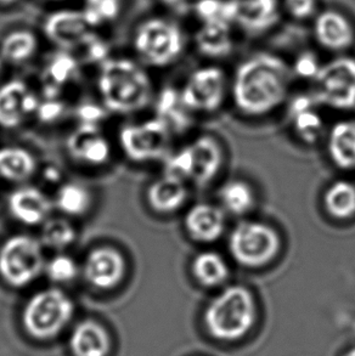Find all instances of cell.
Listing matches in <instances>:
<instances>
[{
  "instance_id": "1",
  "label": "cell",
  "mask_w": 355,
  "mask_h": 356,
  "mask_svg": "<svg viewBox=\"0 0 355 356\" xmlns=\"http://www.w3.org/2000/svg\"><path fill=\"white\" fill-rule=\"evenodd\" d=\"M290 70L273 54H257L236 70L232 97L240 111L260 116L281 104L287 94Z\"/></svg>"
},
{
  "instance_id": "2",
  "label": "cell",
  "mask_w": 355,
  "mask_h": 356,
  "mask_svg": "<svg viewBox=\"0 0 355 356\" xmlns=\"http://www.w3.org/2000/svg\"><path fill=\"white\" fill-rule=\"evenodd\" d=\"M101 99L110 111L133 113L149 105L152 84L139 63L129 58H107L97 78Z\"/></svg>"
},
{
  "instance_id": "3",
  "label": "cell",
  "mask_w": 355,
  "mask_h": 356,
  "mask_svg": "<svg viewBox=\"0 0 355 356\" xmlns=\"http://www.w3.org/2000/svg\"><path fill=\"white\" fill-rule=\"evenodd\" d=\"M257 318L255 297L240 284L218 294L205 310V325L212 337L232 342L245 337Z\"/></svg>"
},
{
  "instance_id": "4",
  "label": "cell",
  "mask_w": 355,
  "mask_h": 356,
  "mask_svg": "<svg viewBox=\"0 0 355 356\" xmlns=\"http://www.w3.org/2000/svg\"><path fill=\"white\" fill-rule=\"evenodd\" d=\"M133 44L141 61L154 67H166L182 56L185 39L182 29L173 21L154 17L140 24Z\"/></svg>"
},
{
  "instance_id": "5",
  "label": "cell",
  "mask_w": 355,
  "mask_h": 356,
  "mask_svg": "<svg viewBox=\"0 0 355 356\" xmlns=\"http://www.w3.org/2000/svg\"><path fill=\"white\" fill-rule=\"evenodd\" d=\"M73 310L72 300L61 289H43L33 294L24 307V328L39 339L55 337L70 323Z\"/></svg>"
},
{
  "instance_id": "6",
  "label": "cell",
  "mask_w": 355,
  "mask_h": 356,
  "mask_svg": "<svg viewBox=\"0 0 355 356\" xmlns=\"http://www.w3.org/2000/svg\"><path fill=\"white\" fill-rule=\"evenodd\" d=\"M280 250L278 232L265 222H240L229 237L230 254L244 268H263L276 258Z\"/></svg>"
},
{
  "instance_id": "7",
  "label": "cell",
  "mask_w": 355,
  "mask_h": 356,
  "mask_svg": "<svg viewBox=\"0 0 355 356\" xmlns=\"http://www.w3.org/2000/svg\"><path fill=\"white\" fill-rule=\"evenodd\" d=\"M45 268L43 245L29 235H16L0 247V276L13 287H24Z\"/></svg>"
},
{
  "instance_id": "8",
  "label": "cell",
  "mask_w": 355,
  "mask_h": 356,
  "mask_svg": "<svg viewBox=\"0 0 355 356\" xmlns=\"http://www.w3.org/2000/svg\"><path fill=\"white\" fill-rule=\"evenodd\" d=\"M314 100L322 105L349 110L355 106V58L342 56L322 66L314 78Z\"/></svg>"
},
{
  "instance_id": "9",
  "label": "cell",
  "mask_w": 355,
  "mask_h": 356,
  "mask_svg": "<svg viewBox=\"0 0 355 356\" xmlns=\"http://www.w3.org/2000/svg\"><path fill=\"white\" fill-rule=\"evenodd\" d=\"M168 125L159 118L125 125L120 133V144L125 154L134 162H151L162 159L171 144Z\"/></svg>"
},
{
  "instance_id": "10",
  "label": "cell",
  "mask_w": 355,
  "mask_h": 356,
  "mask_svg": "<svg viewBox=\"0 0 355 356\" xmlns=\"http://www.w3.org/2000/svg\"><path fill=\"white\" fill-rule=\"evenodd\" d=\"M226 94V74L214 66L192 73L182 88V100L190 111L213 112L221 107Z\"/></svg>"
},
{
  "instance_id": "11",
  "label": "cell",
  "mask_w": 355,
  "mask_h": 356,
  "mask_svg": "<svg viewBox=\"0 0 355 356\" xmlns=\"http://www.w3.org/2000/svg\"><path fill=\"white\" fill-rule=\"evenodd\" d=\"M90 29L82 11L74 10L56 11L44 22V32L52 43L68 53L88 43L93 35Z\"/></svg>"
},
{
  "instance_id": "12",
  "label": "cell",
  "mask_w": 355,
  "mask_h": 356,
  "mask_svg": "<svg viewBox=\"0 0 355 356\" xmlns=\"http://www.w3.org/2000/svg\"><path fill=\"white\" fill-rule=\"evenodd\" d=\"M83 271L88 282L99 289H111L125 277V261L118 250L101 245L89 252Z\"/></svg>"
},
{
  "instance_id": "13",
  "label": "cell",
  "mask_w": 355,
  "mask_h": 356,
  "mask_svg": "<svg viewBox=\"0 0 355 356\" xmlns=\"http://www.w3.org/2000/svg\"><path fill=\"white\" fill-rule=\"evenodd\" d=\"M39 102L26 83L10 81L0 87V127L14 129L37 112Z\"/></svg>"
},
{
  "instance_id": "14",
  "label": "cell",
  "mask_w": 355,
  "mask_h": 356,
  "mask_svg": "<svg viewBox=\"0 0 355 356\" xmlns=\"http://www.w3.org/2000/svg\"><path fill=\"white\" fill-rule=\"evenodd\" d=\"M68 151L73 159L89 165H102L111 157L110 141L96 125L81 124L70 135Z\"/></svg>"
},
{
  "instance_id": "15",
  "label": "cell",
  "mask_w": 355,
  "mask_h": 356,
  "mask_svg": "<svg viewBox=\"0 0 355 356\" xmlns=\"http://www.w3.org/2000/svg\"><path fill=\"white\" fill-rule=\"evenodd\" d=\"M8 207L11 216L19 222L24 225H39L48 220L53 202L42 190L24 186L11 193Z\"/></svg>"
},
{
  "instance_id": "16",
  "label": "cell",
  "mask_w": 355,
  "mask_h": 356,
  "mask_svg": "<svg viewBox=\"0 0 355 356\" xmlns=\"http://www.w3.org/2000/svg\"><path fill=\"white\" fill-rule=\"evenodd\" d=\"M232 3L235 5V24L246 33H265L278 22V0H232Z\"/></svg>"
},
{
  "instance_id": "17",
  "label": "cell",
  "mask_w": 355,
  "mask_h": 356,
  "mask_svg": "<svg viewBox=\"0 0 355 356\" xmlns=\"http://www.w3.org/2000/svg\"><path fill=\"white\" fill-rule=\"evenodd\" d=\"M314 35L322 48L331 51H343L354 42V29L349 19L335 10H326L317 15Z\"/></svg>"
},
{
  "instance_id": "18",
  "label": "cell",
  "mask_w": 355,
  "mask_h": 356,
  "mask_svg": "<svg viewBox=\"0 0 355 356\" xmlns=\"http://www.w3.org/2000/svg\"><path fill=\"white\" fill-rule=\"evenodd\" d=\"M184 224L192 240L211 243L223 235L226 229V216L216 206L198 203L187 211Z\"/></svg>"
},
{
  "instance_id": "19",
  "label": "cell",
  "mask_w": 355,
  "mask_h": 356,
  "mask_svg": "<svg viewBox=\"0 0 355 356\" xmlns=\"http://www.w3.org/2000/svg\"><path fill=\"white\" fill-rule=\"evenodd\" d=\"M191 180L203 186L216 178L223 164V151L221 145L213 136L203 135L197 138L191 145Z\"/></svg>"
},
{
  "instance_id": "20",
  "label": "cell",
  "mask_w": 355,
  "mask_h": 356,
  "mask_svg": "<svg viewBox=\"0 0 355 356\" xmlns=\"http://www.w3.org/2000/svg\"><path fill=\"white\" fill-rule=\"evenodd\" d=\"M187 190L180 179L164 175L156 180L148 190V202L155 212L169 214L175 212L185 203Z\"/></svg>"
},
{
  "instance_id": "21",
  "label": "cell",
  "mask_w": 355,
  "mask_h": 356,
  "mask_svg": "<svg viewBox=\"0 0 355 356\" xmlns=\"http://www.w3.org/2000/svg\"><path fill=\"white\" fill-rule=\"evenodd\" d=\"M70 346L74 356H106L110 352V337L99 323L86 321L73 331Z\"/></svg>"
},
{
  "instance_id": "22",
  "label": "cell",
  "mask_w": 355,
  "mask_h": 356,
  "mask_svg": "<svg viewBox=\"0 0 355 356\" xmlns=\"http://www.w3.org/2000/svg\"><path fill=\"white\" fill-rule=\"evenodd\" d=\"M327 149L332 162L337 167L346 170L355 168L354 120H343L333 125Z\"/></svg>"
},
{
  "instance_id": "23",
  "label": "cell",
  "mask_w": 355,
  "mask_h": 356,
  "mask_svg": "<svg viewBox=\"0 0 355 356\" xmlns=\"http://www.w3.org/2000/svg\"><path fill=\"white\" fill-rule=\"evenodd\" d=\"M195 40L198 51L207 58H226L234 48L229 24H202L196 32Z\"/></svg>"
},
{
  "instance_id": "24",
  "label": "cell",
  "mask_w": 355,
  "mask_h": 356,
  "mask_svg": "<svg viewBox=\"0 0 355 356\" xmlns=\"http://www.w3.org/2000/svg\"><path fill=\"white\" fill-rule=\"evenodd\" d=\"M79 68L77 60L68 51L54 55L44 68V84L47 97H58L61 88L76 81Z\"/></svg>"
},
{
  "instance_id": "25",
  "label": "cell",
  "mask_w": 355,
  "mask_h": 356,
  "mask_svg": "<svg viewBox=\"0 0 355 356\" xmlns=\"http://www.w3.org/2000/svg\"><path fill=\"white\" fill-rule=\"evenodd\" d=\"M37 162L33 154L22 147L0 149V177L9 181H24L33 175Z\"/></svg>"
},
{
  "instance_id": "26",
  "label": "cell",
  "mask_w": 355,
  "mask_h": 356,
  "mask_svg": "<svg viewBox=\"0 0 355 356\" xmlns=\"http://www.w3.org/2000/svg\"><path fill=\"white\" fill-rule=\"evenodd\" d=\"M191 273L198 284L205 287H216L229 277V266L216 252H202L192 260Z\"/></svg>"
},
{
  "instance_id": "27",
  "label": "cell",
  "mask_w": 355,
  "mask_h": 356,
  "mask_svg": "<svg viewBox=\"0 0 355 356\" xmlns=\"http://www.w3.org/2000/svg\"><path fill=\"white\" fill-rule=\"evenodd\" d=\"M38 50V39L29 31L19 29L6 34L0 43V58L9 63H24Z\"/></svg>"
},
{
  "instance_id": "28",
  "label": "cell",
  "mask_w": 355,
  "mask_h": 356,
  "mask_svg": "<svg viewBox=\"0 0 355 356\" xmlns=\"http://www.w3.org/2000/svg\"><path fill=\"white\" fill-rule=\"evenodd\" d=\"M187 111H190L182 100L180 92L173 88H167L161 92L157 100L159 120H164L172 131H185L191 123Z\"/></svg>"
},
{
  "instance_id": "29",
  "label": "cell",
  "mask_w": 355,
  "mask_h": 356,
  "mask_svg": "<svg viewBox=\"0 0 355 356\" xmlns=\"http://www.w3.org/2000/svg\"><path fill=\"white\" fill-rule=\"evenodd\" d=\"M324 206L326 212L335 219L346 220L354 217V185L345 180L332 184L324 195Z\"/></svg>"
},
{
  "instance_id": "30",
  "label": "cell",
  "mask_w": 355,
  "mask_h": 356,
  "mask_svg": "<svg viewBox=\"0 0 355 356\" xmlns=\"http://www.w3.org/2000/svg\"><path fill=\"white\" fill-rule=\"evenodd\" d=\"M291 116L298 135L306 143H315L322 133V120L317 112L312 110V99L307 97H296L291 106Z\"/></svg>"
},
{
  "instance_id": "31",
  "label": "cell",
  "mask_w": 355,
  "mask_h": 356,
  "mask_svg": "<svg viewBox=\"0 0 355 356\" xmlns=\"http://www.w3.org/2000/svg\"><path fill=\"white\" fill-rule=\"evenodd\" d=\"M223 206L228 212L235 216H244L255 206V195L248 184L241 180H231L219 191Z\"/></svg>"
},
{
  "instance_id": "32",
  "label": "cell",
  "mask_w": 355,
  "mask_h": 356,
  "mask_svg": "<svg viewBox=\"0 0 355 356\" xmlns=\"http://www.w3.org/2000/svg\"><path fill=\"white\" fill-rule=\"evenodd\" d=\"M54 203L58 211L71 217H78L87 212L90 207V193L79 184H65L58 188Z\"/></svg>"
},
{
  "instance_id": "33",
  "label": "cell",
  "mask_w": 355,
  "mask_h": 356,
  "mask_svg": "<svg viewBox=\"0 0 355 356\" xmlns=\"http://www.w3.org/2000/svg\"><path fill=\"white\" fill-rule=\"evenodd\" d=\"M192 10L201 24H235L232 0H197Z\"/></svg>"
},
{
  "instance_id": "34",
  "label": "cell",
  "mask_w": 355,
  "mask_h": 356,
  "mask_svg": "<svg viewBox=\"0 0 355 356\" xmlns=\"http://www.w3.org/2000/svg\"><path fill=\"white\" fill-rule=\"evenodd\" d=\"M76 229L63 218L48 219L43 222L40 232V243L50 250H63L76 241Z\"/></svg>"
},
{
  "instance_id": "35",
  "label": "cell",
  "mask_w": 355,
  "mask_h": 356,
  "mask_svg": "<svg viewBox=\"0 0 355 356\" xmlns=\"http://www.w3.org/2000/svg\"><path fill=\"white\" fill-rule=\"evenodd\" d=\"M122 10V0H86L82 14L91 29L115 22Z\"/></svg>"
},
{
  "instance_id": "36",
  "label": "cell",
  "mask_w": 355,
  "mask_h": 356,
  "mask_svg": "<svg viewBox=\"0 0 355 356\" xmlns=\"http://www.w3.org/2000/svg\"><path fill=\"white\" fill-rule=\"evenodd\" d=\"M44 271L54 282L66 284L77 277L78 265L71 255L58 253L45 263Z\"/></svg>"
},
{
  "instance_id": "37",
  "label": "cell",
  "mask_w": 355,
  "mask_h": 356,
  "mask_svg": "<svg viewBox=\"0 0 355 356\" xmlns=\"http://www.w3.org/2000/svg\"><path fill=\"white\" fill-rule=\"evenodd\" d=\"M192 174V159L190 147L187 146L180 149L177 154L171 156L166 161L164 167V175L180 179L185 181L187 179H191Z\"/></svg>"
},
{
  "instance_id": "38",
  "label": "cell",
  "mask_w": 355,
  "mask_h": 356,
  "mask_svg": "<svg viewBox=\"0 0 355 356\" xmlns=\"http://www.w3.org/2000/svg\"><path fill=\"white\" fill-rule=\"evenodd\" d=\"M288 14L297 19H309L317 9V0H283Z\"/></svg>"
},
{
  "instance_id": "39",
  "label": "cell",
  "mask_w": 355,
  "mask_h": 356,
  "mask_svg": "<svg viewBox=\"0 0 355 356\" xmlns=\"http://www.w3.org/2000/svg\"><path fill=\"white\" fill-rule=\"evenodd\" d=\"M320 67L317 56L310 51L301 54L294 63V72L303 78H315Z\"/></svg>"
},
{
  "instance_id": "40",
  "label": "cell",
  "mask_w": 355,
  "mask_h": 356,
  "mask_svg": "<svg viewBox=\"0 0 355 356\" xmlns=\"http://www.w3.org/2000/svg\"><path fill=\"white\" fill-rule=\"evenodd\" d=\"M63 105L58 102L56 97H47V102L43 104L39 102L37 112L44 122H52V120H58L60 115L63 113Z\"/></svg>"
},
{
  "instance_id": "41",
  "label": "cell",
  "mask_w": 355,
  "mask_h": 356,
  "mask_svg": "<svg viewBox=\"0 0 355 356\" xmlns=\"http://www.w3.org/2000/svg\"><path fill=\"white\" fill-rule=\"evenodd\" d=\"M78 115L82 120V124L96 125L97 127V122L101 120L102 112L97 107L86 105V106H82L78 110Z\"/></svg>"
},
{
  "instance_id": "42",
  "label": "cell",
  "mask_w": 355,
  "mask_h": 356,
  "mask_svg": "<svg viewBox=\"0 0 355 356\" xmlns=\"http://www.w3.org/2000/svg\"><path fill=\"white\" fill-rule=\"evenodd\" d=\"M197 0H162L167 8L173 10L177 14H185L189 10H192V6Z\"/></svg>"
},
{
  "instance_id": "43",
  "label": "cell",
  "mask_w": 355,
  "mask_h": 356,
  "mask_svg": "<svg viewBox=\"0 0 355 356\" xmlns=\"http://www.w3.org/2000/svg\"><path fill=\"white\" fill-rule=\"evenodd\" d=\"M16 1H19V0H0V4L1 5H11L15 4Z\"/></svg>"
},
{
  "instance_id": "44",
  "label": "cell",
  "mask_w": 355,
  "mask_h": 356,
  "mask_svg": "<svg viewBox=\"0 0 355 356\" xmlns=\"http://www.w3.org/2000/svg\"><path fill=\"white\" fill-rule=\"evenodd\" d=\"M345 356H355V348H353V349H351L349 352L346 353L345 354Z\"/></svg>"
},
{
  "instance_id": "45",
  "label": "cell",
  "mask_w": 355,
  "mask_h": 356,
  "mask_svg": "<svg viewBox=\"0 0 355 356\" xmlns=\"http://www.w3.org/2000/svg\"><path fill=\"white\" fill-rule=\"evenodd\" d=\"M1 67H3V60L0 58V71H1Z\"/></svg>"
},
{
  "instance_id": "46",
  "label": "cell",
  "mask_w": 355,
  "mask_h": 356,
  "mask_svg": "<svg viewBox=\"0 0 355 356\" xmlns=\"http://www.w3.org/2000/svg\"><path fill=\"white\" fill-rule=\"evenodd\" d=\"M49 1H60V0H49Z\"/></svg>"
}]
</instances>
